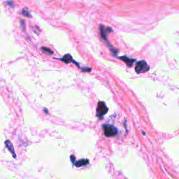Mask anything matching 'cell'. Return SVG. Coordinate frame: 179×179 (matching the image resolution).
<instances>
[{"mask_svg":"<svg viewBox=\"0 0 179 179\" xmlns=\"http://www.w3.org/2000/svg\"><path fill=\"white\" fill-rule=\"evenodd\" d=\"M148 69H149V66L148 65V64L144 60L138 62L136 64V67H135L136 72L138 73H144L146 72V71H148Z\"/></svg>","mask_w":179,"mask_h":179,"instance_id":"obj_1","label":"cell"},{"mask_svg":"<svg viewBox=\"0 0 179 179\" xmlns=\"http://www.w3.org/2000/svg\"><path fill=\"white\" fill-rule=\"evenodd\" d=\"M104 128V134L106 135V136H115L118 132V130L115 127L112 126V125H105L103 127Z\"/></svg>","mask_w":179,"mask_h":179,"instance_id":"obj_2","label":"cell"},{"mask_svg":"<svg viewBox=\"0 0 179 179\" xmlns=\"http://www.w3.org/2000/svg\"><path fill=\"white\" fill-rule=\"evenodd\" d=\"M108 111V108H107L106 104L103 101H99L98 103V106L97 109V114L99 118H101L104 116Z\"/></svg>","mask_w":179,"mask_h":179,"instance_id":"obj_3","label":"cell"},{"mask_svg":"<svg viewBox=\"0 0 179 179\" xmlns=\"http://www.w3.org/2000/svg\"><path fill=\"white\" fill-rule=\"evenodd\" d=\"M5 145H6V147L8 148V150H9V151H10V153H11L12 155H13V158H15V157H16V156H15V151H14V148H13V144H11V142H10L9 140H7L5 142Z\"/></svg>","mask_w":179,"mask_h":179,"instance_id":"obj_4","label":"cell"},{"mask_svg":"<svg viewBox=\"0 0 179 179\" xmlns=\"http://www.w3.org/2000/svg\"><path fill=\"white\" fill-rule=\"evenodd\" d=\"M120 58L121 59H123V60L126 63L127 65H128V66H130V67L132 66V64L134 63V61H135V59L128 58V57H120Z\"/></svg>","mask_w":179,"mask_h":179,"instance_id":"obj_5","label":"cell"},{"mask_svg":"<svg viewBox=\"0 0 179 179\" xmlns=\"http://www.w3.org/2000/svg\"><path fill=\"white\" fill-rule=\"evenodd\" d=\"M62 60L63 62H65V63H70V62H73V59H72V57H71V55H65V56H64V57L62 59H61Z\"/></svg>","mask_w":179,"mask_h":179,"instance_id":"obj_6","label":"cell"},{"mask_svg":"<svg viewBox=\"0 0 179 179\" xmlns=\"http://www.w3.org/2000/svg\"><path fill=\"white\" fill-rule=\"evenodd\" d=\"M88 164V160H79L78 162H76L75 163V165L76 167H82V166H84V165L85 164Z\"/></svg>","mask_w":179,"mask_h":179,"instance_id":"obj_7","label":"cell"},{"mask_svg":"<svg viewBox=\"0 0 179 179\" xmlns=\"http://www.w3.org/2000/svg\"><path fill=\"white\" fill-rule=\"evenodd\" d=\"M22 13H23V15H25V16L26 17H30V13H29V12L28 10H27L26 8H25V9H23V11H22Z\"/></svg>","mask_w":179,"mask_h":179,"instance_id":"obj_8","label":"cell"},{"mask_svg":"<svg viewBox=\"0 0 179 179\" xmlns=\"http://www.w3.org/2000/svg\"><path fill=\"white\" fill-rule=\"evenodd\" d=\"M42 50H43V51H45V52H48V53H50V54H52V53H53L52 51H51V50L48 49L47 48H44V47H43V48H42Z\"/></svg>","mask_w":179,"mask_h":179,"instance_id":"obj_9","label":"cell"}]
</instances>
